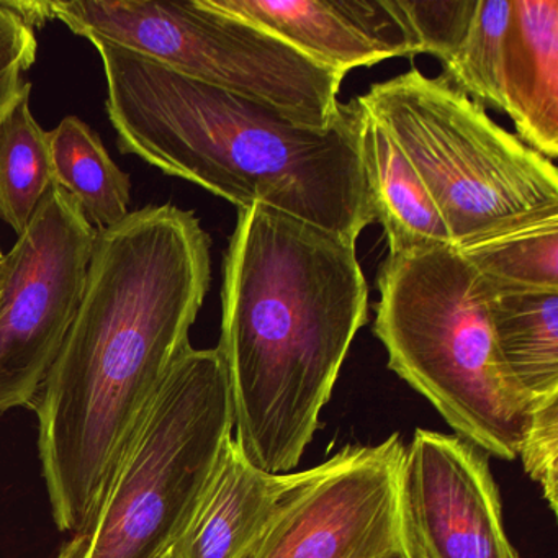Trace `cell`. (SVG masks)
Returning <instances> with one entry per match:
<instances>
[{
    "instance_id": "obj_1",
    "label": "cell",
    "mask_w": 558,
    "mask_h": 558,
    "mask_svg": "<svg viewBox=\"0 0 558 558\" xmlns=\"http://www.w3.org/2000/svg\"><path fill=\"white\" fill-rule=\"evenodd\" d=\"M210 250L197 215L172 204L96 231L80 310L34 408L61 532L93 521L156 391L191 348Z\"/></svg>"
},
{
    "instance_id": "obj_2",
    "label": "cell",
    "mask_w": 558,
    "mask_h": 558,
    "mask_svg": "<svg viewBox=\"0 0 558 558\" xmlns=\"http://www.w3.org/2000/svg\"><path fill=\"white\" fill-rule=\"evenodd\" d=\"M368 322L354 241L256 204L238 210L223 260L221 338L236 440L253 465L290 473L319 427Z\"/></svg>"
},
{
    "instance_id": "obj_3",
    "label": "cell",
    "mask_w": 558,
    "mask_h": 558,
    "mask_svg": "<svg viewBox=\"0 0 558 558\" xmlns=\"http://www.w3.org/2000/svg\"><path fill=\"white\" fill-rule=\"evenodd\" d=\"M89 41L102 60L107 116L123 155L238 210L267 205L354 243L374 223L355 99L331 129H308L266 104Z\"/></svg>"
},
{
    "instance_id": "obj_4",
    "label": "cell",
    "mask_w": 558,
    "mask_h": 558,
    "mask_svg": "<svg viewBox=\"0 0 558 558\" xmlns=\"http://www.w3.org/2000/svg\"><path fill=\"white\" fill-rule=\"evenodd\" d=\"M374 332L388 368L426 398L457 436L514 460L532 401L506 374L488 286L456 246L388 254L378 270Z\"/></svg>"
},
{
    "instance_id": "obj_5",
    "label": "cell",
    "mask_w": 558,
    "mask_h": 558,
    "mask_svg": "<svg viewBox=\"0 0 558 558\" xmlns=\"http://www.w3.org/2000/svg\"><path fill=\"white\" fill-rule=\"evenodd\" d=\"M233 427L220 352L191 345L156 391L93 521L58 558L168 555L204 499Z\"/></svg>"
},
{
    "instance_id": "obj_6",
    "label": "cell",
    "mask_w": 558,
    "mask_h": 558,
    "mask_svg": "<svg viewBox=\"0 0 558 558\" xmlns=\"http://www.w3.org/2000/svg\"><path fill=\"white\" fill-rule=\"evenodd\" d=\"M429 192L452 246L558 210V171L485 109L416 68L357 97Z\"/></svg>"
},
{
    "instance_id": "obj_7",
    "label": "cell",
    "mask_w": 558,
    "mask_h": 558,
    "mask_svg": "<svg viewBox=\"0 0 558 558\" xmlns=\"http://www.w3.org/2000/svg\"><path fill=\"white\" fill-rule=\"evenodd\" d=\"M57 21L174 73L274 107L300 125L328 130L341 119L344 74L274 35L211 8L208 0L53 2Z\"/></svg>"
},
{
    "instance_id": "obj_8",
    "label": "cell",
    "mask_w": 558,
    "mask_h": 558,
    "mask_svg": "<svg viewBox=\"0 0 558 558\" xmlns=\"http://www.w3.org/2000/svg\"><path fill=\"white\" fill-rule=\"evenodd\" d=\"M96 228L53 185L0 274V413L34 410L76 318Z\"/></svg>"
},
{
    "instance_id": "obj_9",
    "label": "cell",
    "mask_w": 558,
    "mask_h": 558,
    "mask_svg": "<svg viewBox=\"0 0 558 558\" xmlns=\"http://www.w3.org/2000/svg\"><path fill=\"white\" fill-rule=\"evenodd\" d=\"M398 433L375 446H345L282 496L246 558H404Z\"/></svg>"
},
{
    "instance_id": "obj_10",
    "label": "cell",
    "mask_w": 558,
    "mask_h": 558,
    "mask_svg": "<svg viewBox=\"0 0 558 558\" xmlns=\"http://www.w3.org/2000/svg\"><path fill=\"white\" fill-rule=\"evenodd\" d=\"M400 529L404 558H519L488 453L452 434L414 430L401 469Z\"/></svg>"
},
{
    "instance_id": "obj_11",
    "label": "cell",
    "mask_w": 558,
    "mask_h": 558,
    "mask_svg": "<svg viewBox=\"0 0 558 558\" xmlns=\"http://www.w3.org/2000/svg\"><path fill=\"white\" fill-rule=\"evenodd\" d=\"M310 60L348 74L398 57H416L391 0H208Z\"/></svg>"
},
{
    "instance_id": "obj_12",
    "label": "cell",
    "mask_w": 558,
    "mask_h": 558,
    "mask_svg": "<svg viewBox=\"0 0 558 558\" xmlns=\"http://www.w3.org/2000/svg\"><path fill=\"white\" fill-rule=\"evenodd\" d=\"M502 102L515 136L544 158H557L558 0H511Z\"/></svg>"
},
{
    "instance_id": "obj_13",
    "label": "cell",
    "mask_w": 558,
    "mask_h": 558,
    "mask_svg": "<svg viewBox=\"0 0 558 558\" xmlns=\"http://www.w3.org/2000/svg\"><path fill=\"white\" fill-rule=\"evenodd\" d=\"M300 475L253 465L231 437L204 499L172 551L181 558H246Z\"/></svg>"
},
{
    "instance_id": "obj_14",
    "label": "cell",
    "mask_w": 558,
    "mask_h": 558,
    "mask_svg": "<svg viewBox=\"0 0 558 558\" xmlns=\"http://www.w3.org/2000/svg\"><path fill=\"white\" fill-rule=\"evenodd\" d=\"M361 109V155L375 220L384 227L388 254L450 244L449 231L413 165L387 130Z\"/></svg>"
},
{
    "instance_id": "obj_15",
    "label": "cell",
    "mask_w": 558,
    "mask_h": 558,
    "mask_svg": "<svg viewBox=\"0 0 558 558\" xmlns=\"http://www.w3.org/2000/svg\"><path fill=\"white\" fill-rule=\"evenodd\" d=\"M488 313L499 361L532 401L558 397V290L488 282Z\"/></svg>"
},
{
    "instance_id": "obj_16",
    "label": "cell",
    "mask_w": 558,
    "mask_h": 558,
    "mask_svg": "<svg viewBox=\"0 0 558 558\" xmlns=\"http://www.w3.org/2000/svg\"><path fill=\"white\" fill-rule=\"evenodd\" d=\"M48 136L57 185L77 202L96 231L120 223L130 214L132 178L112 161L99 133L70 116Z\"/></svg>"
},
{
    "instance_id": "obj_17",
    "label": "cell",
    "mask_w": 558,
    "mask_h": 558,
    "mask_svg": "<svg viewBox=\"0 0 558 558\" xmlns=\"http://www.w3.org/2000/svg\"><path fill=\"white\" fill-rule=\"evenodd\" d=\"M32 84L0 123V221L22 236L54 181L50 136L31 110Z\"/></svg>"
},
{
    "instance_id": "obj_18",
    "label": "cell",
    "mask_w": 558,
    "mask_h": 558,
    "mask_svg": "<svg viewBox=\"0 0 558 558\" xmlns=\"http://www.w3.org/2000/svg\"><path fill=\"white\" fill-rule=\"evenodd\" d=\"M488 282L558 290V210L545 211L457 247Z\"/></svg>"
},
{
    "instance_id": "obj_19",
    "label": "cell",
    "mask_w": 558,
    "mask_h": 558,
    "mask_svg": "<svg viewBox=\"0 0 558 558\" xmlns=\"http://www.w3.org/2000/svg\"><path fill=\"white\" fill-rule=\"evenodd\" d=\"M511 0H478L469 31L444 64V80L486 110L502 112V60Z\"/></svg>"
},
{
    "instance_id": "obj_20",
    "label": "cell",
    "mask_w": 558,
    "mask_h": 558,
    "mask_svg": "<svg viewBox=\"0 0 558 558\" xmlns=\"http://www.w3.org/2000/svg\"><path fill=\"white\" fill-rule=\"evenodd\" d=\"M478 0H391L416 54L446 63L465 38Z\"/></svg>"
},
{
    "instance_id": "obj_21",
    "label": "cell",
    "mask_w": 558,
    "mask_h": 558,
    "mask_svg": "<svg viewBox=\"0 0 558 558\" xmlns=\"http://www.w3.org/2000/svg\"><path fill=\"white\" fill-rule=\"evenodd\" d=\"M518 457L525 473L538 483L548 508L558 505V397L538 401L531 408L522 430Z\"/></svg>"
},
{
    "instance_id": "obj_22",
    "label": "cell",
    "mask_w": 558,
    "mask_h": 558,
    "mask_svg": "<svg viewBox=\"0 0 558 558\" xmlns=\"http://www.w3.org/2000/svg\"><path fill=\"white\" fill-rule=\"evenodd\" d=\"M35 31L15 11L11 0H0V123L17 106L28 84L22 83L37 61Z\"/></svg>"
},
{
    "instance_id": "obj_23",
    "label": "cell",
    "mask_w": 558,
    "mask_h": 558,
    "mask_svg": "<svg viewBox=\"0 0 558 558\" xmlns=\"http://www.w3.org/2000/svg\"><path fill=\"white\" fill-rule=\"evenodd\" d=\"M11 2L15 11L22 15V19H24L34 31L35 28H44L47 22L54 21L53 5H51V2H34V0H27V2L11 0Z\"/></svg>"
},
{
    "instance_id": "obj_24",
    "label": "cell",
    "mask_w": 558,
    "mask_h": 558,
    "mask_svg": "<svg viewBox=\"0 0 558 558\" xmlns=\"http://www.w3.org/2000/svg\"><path fill=\"white\" fill-rule=\"evenodd\" d=\"M4 257L5 254L2 253V250H0V274H2V267H4Z\"/></svg>"
},
{
    "instance_id": "obj_25",
    "label": "cell",
    "mask_w": 558,
    "mask_h": 558,
    "mask_svg": "<svg viewBox=\"0 0 558 558\" xmlns=\"http://www.w3.org/2000/svg\"><path fill=\"white\" fill-rule=\"evenodd\" d=\"M162 558H181V557H179L178 554H174V551L171 550V551H169L168 555H165V557H162Z\"/></svg>"
}]
</instances>
